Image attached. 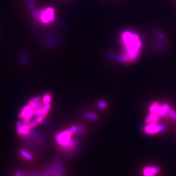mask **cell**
<instances>
[{"label": "cell", "mask_w": 176, "mask_h": 176, "mask_svg": "<svg viewBox=\"0 0 176 176\" xmlns=\"http://www.w3.org/2000/svg\"><path fill=\"white\" fill-rule=\"evenodd\" d=\"M121 40L123 47V53L116 59L122 62H132L137 60L140 56L141 41L139 36L135 32L125 31L121 34Z\"/></svg>", "instance_id": "obj_1"}, {"label": "cell", "mask_w": 176, "mask_h": 176, "mask_svg": "<svg viewBox=\"0 0 176 176\" xmlns=\"http://www.w3.org/2000/svg\"><path fill=\"white\" fill-rule=\"evenodd\" d=\"M72 133L68 129L56 135L55 138L57 144L65 152H72L77 147V141L72 138Z\"/></svg>", "instance_id": "obj_2"}, {"label": "cell", "mask_w": 176, "mask_h": 176, "mask_svg": "<svg viewBox=\"0 0 176 176\" xmlns=\"http://www.w3.org/2000/svg\"><path fill=\"white\" fill-rule=\"evenodd\" d=\"M32 13L34 18L43 25L52 23L56 17L54 10L53 8H45L39 11H36Z\"/></svg>", "instance_id": "obj_3"}, {"label": "cell", "mask_w": 176, "mask_h": 176, "mask_svg": "<svg viewBox=\"0 0 176 176\" xmlns=\"http://www.w3.org/2000/svg\"><path fill=\"white\" fill-rule=\"evenodd\" d=\"M165 130V126L163 125L146 124L143 128V132L147 135H155Z\"/></svg>", "instance_id": "obj_4"}, {"label": "cell", "mask_w": 176, "mask_h": 176, "mask_svg": "<svg viewBox=\"0 0 176 176\" xmlns=\"http://www.w3.org/2000/svg\"><path fill=\"white\" fill-rule=\"evenodd\" d=\"M149 110L150 112L152 113H155L158 114L160 117H166L167 118L169 116V114L167 111L165 110L161 106H160L157 102H154L149 107Z\"/></svg>", "instance_id": "obj_5"}, {"label": "cell", "mask_w": 176, "mask_h": 176, "mask_svg": "<svg viewBox=\"0 0 176 176\" xmlns=\"http://www.w3.org/2000/svg\"><path fill=\"white\" fill-rule=\"evenodd\" d=\"M34 110L32 108L30 104L25 105L21 109L19 117L22 120L31 119L34 116Z\"/></svg>", "instance_id": "obj_6"}, {"label": "cell", "mask_w": 176, "mask_h": 176, "mask_svg": "<svg viewBox=\"0 0 176 176\" xmlns=\"http://www.w3.org/2000/svg\"><path fill=\"white\" fill-rule=\"evenodd\" d=\"M63 171V167L60 163L56 164L53 167L47 170L43 176H56L58 174H61Z\"/></svg>", "instance_id": "obj_7"}, {"label": "cell", "mask_w": 176, "mask_h": 176, "mask_svg": "<svg viewBox=\"0 0 176 176\" xmlns=\"http://www.w3.org/2000/svg\"><path fill=\"white\" fill-rule=\"evenodd\" d=\"M160 171L159 167L155 166H146L143 171V176H156Z\"/></svg>", "instance_id": "obj_8"}, {"label": "cell", "mask_w": 176, "mask_h": 176, "mask_svg": "<svg viewBox=\"0 0 176 176\" xmlns=\"http://www.w3.org/2000/svg\"><path fill=\"white\" fill-rule=\"evenodd\" d=\"M160 119V116L155 113L150 112L145 120L146 124H157Z\"/></svg>", "instance_id": "obj_9"}, {"label": "cell", "mask_w": 176, "mask_h": 176, "mask_svg": "<svg viewBox=\"0 0 176 176\" xmlns=\"http://www.w3.org/2000/svg\"><path fill=\"white\" fill-rule=\"evenodd\" d=\"M20 153L22 157H24L25 159L28 161H31L33 159V157L31 154L25 149H21L20 152Z\"/></svg>", "instance_id": "obj_10"}, {"label": "cell", "mask_w": 176, "mask_h": 176, "mask_svg": "<svg viewBox=\"0 0 176 176\" xmlns=\"http://www.w3.org/2000/svg\"><path fill=\"white\" fill-rule=\"evenodd\" d=\"M52 97H51V95L50 94L46 93L45 94L43 97H42V101L43 103L44 104H50V102L51 101Z\"/></svg>", "instance_id": "obj_11"}, {"label": "cell", "mask_w": 176, "mask_h": 176, "mask_svg": "<svg viewBox=\"0 0 176 176\" xmlns=\"http://www.w3.org/2000/svg\"><path fill=\"white\" fill-rule=\"evenodd\" d=\"M28 54L25 52H23L21 54V62L23 65H26L28 62Z\"/></svg>", "instance_id": "obj_12"}, {"label": "cell", "mask_w": 176, "mask_h": 176, "mask_svg": "<svg viewBox=\"0 0 176 176\" xmlns=\"http://www.w3.org/2000/svg\"><path fill=\"white\" fill-rule=\"evenodd\" d=\"M83 115L88 118H89V119H91V120H95L97 118V117L95 114H93L92 113H90V112H84L83 113Z\"/></svg>", "instance_id": "obj_13"}, {"label": "cell", "mask_w": 176, "mask_h": 176, "mask_svg": "<svg viewBox=\"0 0 176 176\" xmlns=\"http://www.w3.org/2000/svg\"><path fill=\"white\" fill-rule=\"evenodd\" d=\"M26 2L27 3V5L29 6L30 10L32 11V13H33L34 11H36V6L34 4V2H33V0H26Z\"/></svg>", "instance_id": "obj_14"}, {"label": "cell", "mask_w": 176, "mask_h": 176, "mask_svg": "<svg viewBox=\"0 0 176 176\" xmlns=\"http://www.w3.org/2000/svg\"><path fill=\"white\" fill-rule=\"evenodd\" d=\"M23 126V123L20 121H19L17 123V134L20 135H22V129Z\"/></svg>", "instance_id": "obj_15"}, {"label": "cell", "mask_w": 176, "mask_h": 176, "mask_svg": "<svg viewBox=\"0 0 176 176\" xmlns=\"http://www.w3.org/2000/svg\"><path fill=\"white\" fill-rule=\"evenodd\" d=\"M154 33L155 34V36H156L158 38H160V40H164L165 39V37L164 35L162 33H161L159 31H158V30H155V31H154Z\"/></svg>", "instance_id": "obj_16"}, {"label": "cell", "mask_w": 176, "mask_h": 176, "mask_svg": "<svg viewBox=\"0 0 176 176\" xmlns=\"http://www.w3.org/2000/svg\"><path fill=\"white\" fill-rule=\"evenodd\" d=\"M168 113L169 114L170 116H171L174 120H175L176 121V112L173 109H169L167 111Z\"/></svg>", "instance_id": "obj_17"}, {"label": "cell", "mask_w": 176, "mask_h": 176, "mask_svg": "<svg viewBox=\"0 0 176 176\" xmlns=\"http://www.w3.org/2000/svg\"><path fill=\"white\" fill-rule=\"evenodd\" d=\"M41 101V97H35L31 98L29 101V104H32V103H37L38 101Z\"/></svg>", "instance_id": "obj_18"}, {"label": "cell", "mask_w": 176, "mask_h": 176, "mask_svg": "<svg viewBox=\"0 0 176 176\" xmlns=\"http://www.w3.org/2000/svg\"><path fill=\"white\" fill-rule=\"evenodd\" d=\"M97 105L100 109H104V108H105L106 107L107 104L105 101H99V102L97 103Z\"/></svg>", "instance_id": "obj_19"}, {"label": "cell", "mask_w": 176, "mask_h": 176, "mask_svg": "<svg viewBox=\"0 0 176 176\" xmlns=\"http://www.w3.org/2000/svg\"><path fill=\"white\" fill-rule=\"evenodd\" d=\"M161 106V107H162V108H163V109H164L165 110L167 111H167H168V110L170 109V107H169V106L167 104H162Z\"/></svg>", "instance_id": "obj_20"}, {"label": "cell", "mask_w": 176, "mask_h": 176, "mask_svg": "<svg viewBox=\"0 0 176 176\" xmlns=\"http://www.w3.org/2000/svg\"><path fill=\"white\" fill-rule=\"evenodd\" d=\"M22 176V175L21 174V172L19 170H17L15 173V176Z\"/></svg>", "instance_id": "obj_21"}, {"label": "cell", "mask_w": 176, "mask_h": 176, "mask_svg": "<svg viewBox=\"0 0 176 176\" xmlns=\"http://www.w3.org/2000/svg\"><path fill=\"white\" fill-rule=\"evenodd\" d=\"M22 176H38V175H22Z\"/></svg>", "instance_id": "obj_22"}]
</instances>
